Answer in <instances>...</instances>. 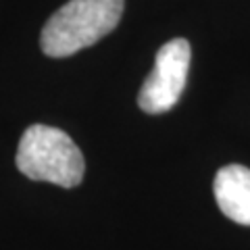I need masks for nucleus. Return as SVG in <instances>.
Wrapping results in <instances>:
<instances>
[{
  "mask_svg": "<svg viewBox=\"0 0 250 250\" xmlns=\"http://www.w3.org/2000/svg\"><path fill=\"white\" fill-rule=\"evenodd\" d=\"M123 6V0H69L42 27V52L65 59L96 44L117 27Z\"/></svg>",
  "mask_w": 250,
  "mask_h": 250,
  "instance_id": "f257e3e1",
  "label": "nucleus"
},
{
  "mask_svg": "<svg viewBox=\"0 0 250 250\" xmlns=\"http://www.w3.org/2000/svg\"><path fill=\"white\" fill-rule=\"evenodd\" d=\"M17 169L34 182L75 188L83 179L85 161L69 134L36 123L29 125L19 140Z\"/></svg>",
  "mask_w": 250,
  "mask_h": 250,
  "instance_id": "f03ea898",
  "label": "nucleus"
},
{
  "mask_svg": "<svg viewBox=\"0 0 250 250\" xmlns=\"http://www.w3.org/2000/svg\"><path fill=\"white\" fill-rule=\"evenodd\" d=\"M192 48L188 40L175 38L163 44L154 59V69L146 77L138 94V106L148 115L171 111L188 82Z\"/></svg>",
  "mask_w": 250,
  "mask_h": 250,
  "instance_id": "7ed1b4c3",
  "label": "nucleus"
},
{
  "mask_svg": "<svg viewBox=\"0 0 250 250\" xmlns=\"http://www.w3.org/2000/svg\"><path fill=\"white\" fill-rule=\"evenodd\" d=\"M215 200L221 213L233 223L250 225V169L244 165H225L217 171L213 184Z\"/></svg>",
  "mask_w": 250,
  "mask_h": 250,
  "instance_id": "20e7f679",
  "label": "nucleus"
}]
</instances>
